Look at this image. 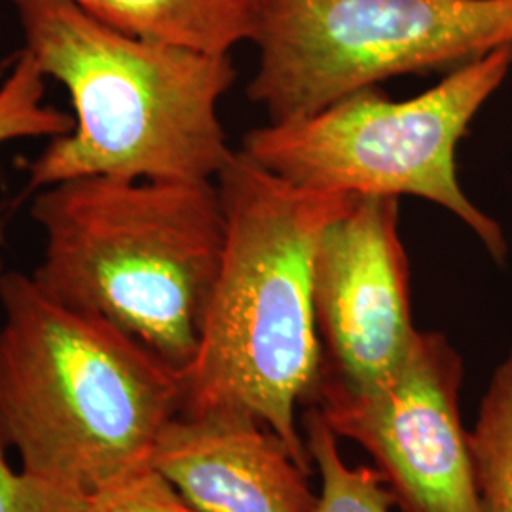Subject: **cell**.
Here are the masks:
<instances>
[{
  "mask_svg": "<svg viewBox=\"0 0 512 512\" xmlns=\"http://www.w3.org/2000/svg\"><path fill=\"white\" fill-rule=\"evenodd\" d=\"M215 183L226 241L198 351L184 372V410L251 414L311 473L296 418L323 363L311 266L325 228L359 196L287 183L241 150Z\"/></svg>",
  "mask_w": 512,
  "mask_h": 512,
  "instance_id": "1",
  "label": "cell"
},
{
  "mask_svg": "<svg viewBox=\"0 0 512 512\" xmlns=\"http://www.w3.org/2000/svg\"><path fill=\"white\" fill-rule=\"evenodd\" d=\"M0 306V442L19 469L90 497L148 467L184 372L31 275H2Z\"/></svg>",
  "mask_w": 512,
  "mask_h": 512,
  "instance_id": "2",
  "label": "cell"
},
{
  "mask_svg": "<svg viewBox=\"0 0 512 512\" xmlns=\"http://www.w3.org/2000/svg\"><path fill=\"white\" fill-rule=\"evenodd\" d=\"M23 50L71 97L73 129L27 167L29 188L84 177L217 181L236 152L220 122L232 55L135 37L67 0H12Z\"/></svg>",
  "mask_w": 512,
  "mask_h": 512,
  "instance_id": "3",
  "label": "cell"
},
{
  "mask_svg": "<svg viewBox=\"0 0 512 512\" xmlns=\"http://www.w3.org/2000/svg\"><path fill=\"white\" fill-rule=\"evenodd\" d=\"M31 215L38 287L186 372L226 241L217 183L84 177L37 190Z\"/></svg>",
  "mask_w": 512,
  "mask_h": 512,
  "instance_id": "4",
  "label": "cell"
},
{
  "mask_svg": "<svg viewBox=\"0 0 512 512\" xmlns=\"http://www.w3.org/2000/svg\"><path fill=\"white\" fill-rule=\"evenodd\" d=\"M512 69V44L444 74L427 92L393 101L376 88L306 118L270 122L241 152L287 183L353 196H414L458 217L497 264L509 255L503 228L467 198L459 143Z\"/></svg>",
  "mask_w": 512,
  "mask_h": 512,
  "instance_id": "5",
  "label": "cell"
},
{
  "mask_svg": "<svg viewBox=\"0 0 512 512\" xmlns=\"http://www.w3.org/2000/svg\"><path fill=\"white\" fill-rule=\"evenodd\" d=\"M253 42L247 95L270 122H289L512 44V0H258Z\"/></svg>",
  "mask_w": 512,
  "mask_h": 512,
  "instance_id": "6",
  "label": "cell"
},
{
  "mask_svg": "<svg viewBox=\"0 0 512 512\" xmlns=\"http://www.w3.org/2000/svg\"><path fill=\"white\" fill-rule=\"evenodd\" d=\"M461 384L458 349L418 330L382 384L351 389L319 372L311 399L338 439L365 448L404 512H482Z\"/></svg>",
  "mask_w": 512,
  "mask_h": 512,
  "instance_id": "7",
  "label": "cell"
},
{
  "mask_svg": "<svg viewBox=\"0 0 512 512\" xmlns=\"http://www.w3.org/2000/svg\"><path fill=\"white\" fill-rule=\"evenodd\" d=\"M311 287L325 376L366 389L403 365L418 329L399 198L359 196L330 222L313 255Z\"/></svg>",
  "mask_w": 512,
  "mask_h": 512,
  "instance_id": "8",
  "label": "cell"
},
{
  "mask_svg": "<svg viewBox=\"0 0 512 512\" xmlns=\"http://www.w3.org/2000/svg\"><path fill=\"white\" fill-rule=\"evenodd\" d=\"M150 465L200 512H313L310 473L251 414L183 410L156 442Z\"/></svg>",
  "mask_w": 512,
  "mask_h": 512,
  "instance_id": "9",
  "label": "cell"
},
{
  "mask_svg": "<svg viewBox=\"0 0 512 512\" xmlns=\"http://www.w3.org/2000/svg\"><path fill=\"white\" fill-rule=\"evenodd\" d=\"M110 27L135 37L205 54L232 55L253 42L258 0H67Z\"/></svg>",
  "mask_w": 512,
  "mask_h": 512,
  "instance_id": "10",
  "label": "cell"
},
{
  "mask_svg": "<svg viewBox=\"0 0 512 512\" xmlns=\"http://www.w3.org/2000/svg\"><path fill=\"white\" fill-rule=\"evenodd\" d=\"M469 442L482 512H512V348L482 395Z\"/></svg>",
  "mask_w": 512,
  "mask_h": 512,
  "instance_id": "11",
  "label": "cell"
},
{
  "mask_svg": "<svg viewBox=\"0 0 512 512\" xmlns=\"http://www.w3.org/2000/svg\"><path fill=\"white\" fill-rule=\"evenodd\" d=\"M306 446L321 478L313 512H391L395 495L378 469L351 467L338 448V435L313 406L306 416Z\"/></svg>",
  "mask_w": 512,
  "mask_h": 512,
  "instance_id": "12",
  "label": "cell"
},
{
  "mask_svg": "<svg viewBox=\"0 0 512 512\" xmlns=\"http://www.w3.org/2000/svg\"><path fill=\"white\" fill-rule=\"evenodd\" d=\"M46 74L21 50L0 82V147L21 139H54L73 129V114L46 103ZM4 258L0 249V277Z\"/></svg>",
  "mask_w": 512,
  "mask_h": 512,
  "instance_id": "13",
  "label": "cell"
},
{
  "mask_svg": "<svg viewBox=\"0 0 512 512\" xmlns=\"http://www.w3.org/2000/svg\"><path fill=\"white\" fill-rule=\"evenodd\" d=\"M84 512H200L152 465L90 495Z\"/></svg>",
  "mask_w": 512,
  "mask_h": 512,
  "instance_id": "14",
  "label": "cell"
},
{
  "mask_svg": "<svg viewBox=\"0 0 512 512\" xmlns=\"http://www.w3.org/2000/svg\"><path fill=\"white\" fill-rule=\"evenodd\" d=\"M88 497L25 473L0 442V512H84Z\"/></svg>",
  "mask_w": 512,
  "mask_h": 512,
  "instance_id": "15",
  "label": "cell"
}]
</instances>
